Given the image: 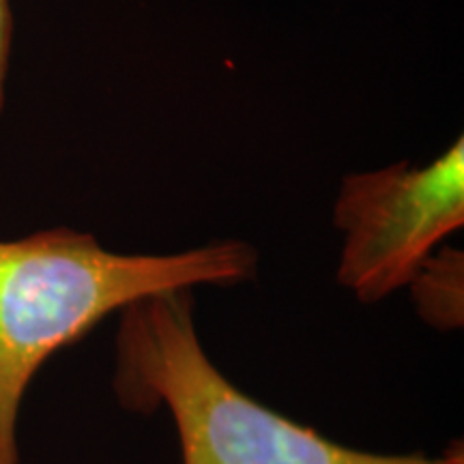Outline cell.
I'll use <instances>...</instances> for the list:
<instances>
[{
    "label": "cell",
    "mask_w": 464,
    "mask_h": 464,
    "mask_svg": "<svg viewBox=\"0 0 464 464\" xmlns=\"http://www.w3.org/2000/svg\"><path fill=\"white\" fill-rule=\"evenodd\" d=\"M258 254L218 241L179 254H116L86 232L0 241V464H20L17 415L42 365L136 301L252 280Z\"/></svg>",
    "instance_id": "6da1fadb"
},
{
    "label": "cell",
    "mask_w": 464,
    "mask_h": 464,
    "mask_svg": "<svg viewBox=\"0 0 464 464\" xmlns=\"http://www.w3.org/2000/svg\"><path fill=\"white\" fill-rule=\"evenodd\" d=\"M417 288L420 310L437 314L439 323H458L462 318V254L445 249L439 258L430 256L411 282ZM460 324V323H458Z\"/></svg>",
    "instance_id": "277c9868"
},
{
    "label": "cell",
    "mask_w": 464,
    "mask_h": 464,
    "mask_svg": "<svg viewBox=\"0 0 464 464\" xmlns=\"http://www.w3.org/2000/svg\"><path fill=\"white\" fill-rule=\"evenodd\" d=\"M11 37H14V15H11V3L9 0H0V110L5 106V89H7Z\"/></svg>",
    "instance_id": "5b68a950"
},
{
    "label": "cell",
    "mask_w": 464,
    "mask_h": 464,
    "mask_svg": "<svg viewBox=\"0 0 464 464\" xmlns=\"http://www.w3.org/2000/svg\"><path fill=\"white\" fill-rule=\"evenodd\" d=\"M114 387L127 409L164 406L183 464H464L460 445L440 456L346 448L260 404L208 359L191 290L153 295L121 310Z\"/></svg>",
    "instance_id": "7a4b0ae2"
},
{
    "label": "cell",
    "mask_w": 464,
    "mask_h": 464,
    "mask_svg": "<svg viewBox=\"0 0 464 464\" xmlns=\"http://www.w3.org/2000/svg\"><path fill=\"white\" fill-rule=\"evenodd\" d=\"M342 235L338 282L374 304L415 280L464 224V140L423 168L398 164L348 174L334 205Z\"/></svg>",
    "instance_id": "3957f363"
}]
</instances>
